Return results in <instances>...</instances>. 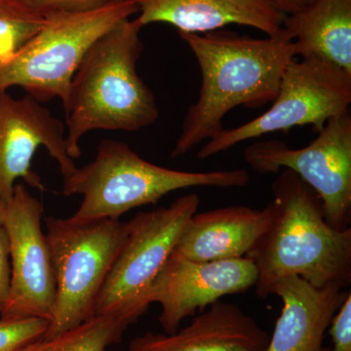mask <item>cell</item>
Returning a JSON list of instances; mask_svg holds the SVG:
<instances>
[{"label": "cell", "instance_id": "1", "mask_svg": "<svg viewBox=\"0 0 351 351\" xmlns=\"http://www.w3.org/2000/svg\"><path fill=\"white\" fill-rule=\"evenodd\" d=\"M179 34L196 58L202 82L182 121L173 158L225 129L223 119L233 108H260L276 100L284 71L298 56L294 41L281 32L267 38L223 29Z\"/></svg>", "mask_w": 351, "mask_h": 351}, {"label": "cell", "instance_id": "2", "mask_svg": "<svg viewBox=\"0 0 351 351\" xmlns=\"http://www.w3.org/2000/svg\"><path fill=\"white\" fill-rule=\"evenodd\" d=\"M271 191L269 228L246 256L257 267L258 297L287 276L317 288L350 287L351 228L330 226L315 191L293 171L281 170Z\"/></svg>", "mask_w": 351, "mask_h": 351}, {"label": "cell", "instance_id": "3", "mask_svg": "<svg viewBox=\"0 0 351 351\" xmlns=\"http://www.w3.org/2000/svg\"><path fill=\"white\" fill-rule=\"evenodd\" d=\"M143 27L138 17L119 23L90 47L76 69L63 106L73 160L82 156L80 142L90 132H135L158 119L154 95L137 71Z\"/></svg>", "mask_w": 351, "mask_h": 351}, {"label": "cell", "instance_id": "4", "mask_svg": "<svg viewBox=\"0 0 351 351\" xmlns=\"http://www.w3.org/2000/svg\"><path fill=\"white\" fill-rule=\"evenodd\" d=\"M250 174L245 169L188 172L161 167L142 158L125 143L104 140L96 156L64 178V196L82 195L69 221L86 223L119 219L134 208L156 204L168 193L195 186L243 188Z\"/></svg>", "mask_w": 351, "mask_h": 351}, {"label": "cell", "instance_id": "5", "mask_svg": "<svg viewBox=\"0 0 351 351\" xmlns=\"http://www.w3.org/2000/svg\"><path fill=\"white\" fill-rule=\"evenodd\" d=\"M134 0H112L84 12L45 14L40 31L0 68V92L21 87L38 101L68 99L76 69L103 34L134 14Z\"/></svg>", "mask_w": 351, "mask_h": 351}, {"label": "cell", "instance_id": "6", "mask_svg": "<svg viewBox=\"0 0 351 351\" xmlns=\"http://www.w3.org/2000/svg\"><path fill=\"white\" fill-rule=\"evenodd\" d=\"M46 237L56 278L52 319L43 338H52L95 315L97 299L128 232L127 223L101 219L73 223L46 218Z\"/></svg>", "mask_w": 351, "mask_h": 351}, {"label": "cell", "instance_id": "7", "mask_svg": "<svg viewBox=\"0 0 351 351\" xmlns=\"http://www.w3.org/2000/svg\"><path fill=\"white\" fill-rule=\"evenodd\" d=\"M199 205V195L189 193L127 223L125 242L101 289L95 315L114 316L130 326L147 313L145 295Z\"/></svg>", "mask_w": 351, "mask_h": 351}, {"label": "cell", "instance_id": "8", "mask_svg": "<svg viewBox=\"0 0 351 351\" xmlns=\"http://www.w3.org/2000/svg\"><path fill=\"white\" fill-rule=\"evenodd\" d=\"M351 73L314 57L292 60L281 78L269 110L233 129H223L207 141L197 157L207 159L235 145L293 127L313 125L318 133L330 119L348 112Z\"/></svg>", "mask_w": 351, "mask_h": 351}, {"label": "cell", "instance_id": "9", "mask_svg": "<svg viewBox=\"0 0 351 351\" xmlns=\"http://www.w3.org/2000/svg\"><path fill=\"white\" fill-rule=\"evenodd\" d=\"M243 154L258 174L293 171L319 197L327 223L339 230L350 228V112L330 119L306 147L292 149L280 141H258L247 147Z\"/></svg>", "mask_w": 351, "mask_h": 351}, {"label": "cell", "instance_id": "10", "mask_svg": "<svg viewBox=\"0 0 351 351\" xmlns=\"http://www.w3.org/2000/svg\"><path fill=\"white\" fill-rule=\"evenodd\" d=\"M43 203L17 184L3 226L10 246L11 293L2 318L52 319L56 278L47 237L41 228Z\"/></svg>", "mask_w": 351, "mask_h": 351}, {"label": "cell", "instance_id": "11", "mask_svg": "<svg viewBox=\"0 0 351 351\" xmlns=\"http://www.w3.org/2000/svg\"><path fill=\"white\" fill-rule=\"evenodd\" d=\"M258 280V270L244 257L193 262L170 257L145 295L147 306L160 304L159 322L167 335L180 330L182 321L195 316L228 295L246 292Z\"/></svg>", "mask_w": 351, "mask_h": 351}, {"label": "cell", "instance_id": "12", "mask_svg": "<svg viewBox=\"0 0 351 351\" xmlns=\"http://www.w3.org/2000/svg\"><path fill=\"white\" fill-rule=\"evenodd\" d=\"M40 147L57 161L64 178L77 169L69 154L63 122L29 95L15 99L0 92V195L7 203L17 180L43 191L40 177L32 169Z\"/></svg>", "mask_w": 351, "mask_h": 351}, {"label": "cell", "instance_id": "13", "mask_svg": "<svg viewBox=\"0 0 351 351\" xmlns=\"http://www.w3.org/2000/svg\"><path fill=\"white\" fill-rule=\"evenodd\" d=\"M350 293L314 287L298 276L277 281L270 295L280 298L282 309L265 351H331L324 346L325 334Z\"/></svg>", "mask_w": 351, "mask_h": 351}, {"label": "cell", "instance_id": "14", "mask_svg": "<svg viewBox=\"0 0 351 351\" xmlns=\"http://www.w3.org/2000/svg\"><path fill=\"white\" fill-rule=\"evenodd\" d=\"M143 25L165 23L179 32L205 34L241 25L276 36L285 15L270 0H134Z\"/></svg>", "mask_w": 351, "mask_h": 351}, {"label": "cell", "instance_id": "15", "mask_svg": "<svg viewBox=\"0 0 351 351\" xmlns=\"http://www.w3.org/2000/svg\"><path fill=\"white\" fill-rule=\"evenodd\" d=\"M269 207L230 206L189 219L171 257L213 262L246 257L269 228Z\"/></svg>", "mask_w": 351, "mask_h": 351}, {"label": "cell", "instance_id": "16", "mask_svg": "<svg viewBox=\"0 0 351 351\" xmlns=\"http://www.w3.org/2000/svg\"><path fill=\"white\" fill-rule=\"evenodd\" d=\"M269 336L232 302L218 301L172 335L147 332L131 341L138 351H265Z\"/></svg>", "mask_w": 351, "mask_h": 351}, {"label": "cell", "instance_id": "17", "mask_svg": "<svg viewBox=\"0 0 351 351\" xmlns=\"http://www.w3.org/2000/svg\"><path fill=\"white\" fill-rule=\"evenodd\" d=\"M281 34L298 56L324 60L351 73V0H313L285 16Z\"/></svg>", "mask_w": 351, "mask_h": 351}, {"label": "cell", "instance_id": "18", "mask_svg": "<svg viewBox=\"0 0 351 351\" xmlns=\"http://www.w3.org/2000/svg\"><path fill=\"white\" fill-rule=\"evenodd\" d=\"M129 325L110 315H96L52 338H41L20 351H106L119 343Z\"/></svg>", "mask_w": 351, "mask_h": 351}, {"label": "cell", "instance_id": "19", "mask_svg": "<svg viewBox=\"0 0 351 351\" xmlns=\"http://www.w3.org/2000/svg\"><path fill=\"white\" fill-rule=\"evenodd\" d=\"M46 18L19 0H0V61H11L40 31Z\"/></svg>", "mask_w": 351, "mask_h": 351}, {"label": "cell", "instance_id": "20", "mask_svg": "<svg viewBox=\"0 0 351 351\" xmlns=\"http://www.w3.org/2000/svg\"><path fill=\"white\" fill-rule=\"evenodd\" d=\"M48 321L43 318L0 317V351H20L43 338Z\"/></svg>", "mask_w": 351, "mask_h": 351}, {"label": "cell", "instance_id": "21", "mask_svg": "<svg viewBox=\"0 0 351 351\" xmlns=\"http://www.w3.org/2000/svg\"><path fill=\"white\" fill-rule=\"evenodd\" d=\"M43 14L84 12L110 3L112 0H19Z\"/></svg>", "mask_w": 351, "mask_h": 351}, {"label": "cell", "instance_id": "22", "mask_svg": "<svg viewBox=\"0 0 351 351\" xmlns=\"http://www.w3.org/2000/svg\"><path fill=\"white\" fill-rule=\"evenodd\" d=\"M329 329L334 345L331 351H351V293L332 318Z\"/></svg>", "mask_w": 351, "mask_h": 351}, {"label": "cell", "instance_id": "23", "mask_svg": "<svg viewBox=\"0 0 351 351\" xmlns=\"http://www.w3.org/2000/svg\"><path fill=\"white\" fill-rule=\"evenodd\" d=\"M10 246L4 226H0V314L8 304L11 293Z\"/></svg>", "mask_w": 351, "mask_h": 351}, {"label": "cell", "instance_id": "24", "mask_svg": "<svg viewBox=\"0 0 351 351\" xmlns=\"http://www.w3.org/2000/svg\"><path fill=\"white\" fill-rule=\"evenodd\" d=\"M274 6L285 16L299 12L313 0H270Z\"/></svg>", "mask_w": 351, "mask_h": 351}, {"label": "cell", "instance_id": "25", "mask_svg": "<svg viewBox=\"0 0 351 351\" xmlns=\"http://www.w3.org/2000/svg\"><path fill=\"white\" fill-rule=\"evenodd\" d=\"M7 206L8 203L3 199L1 195H0V226H3L4 219H5Z\"/></svg>", "mask_w": 351, "mask_h": 351}, {"label": "cell", "instance_id": "26", "mask_svg": "<svg viewBox=\"0 0 351 351\" xmlns=\"http://www.w3.org/2000/svg\"><path fill=\"white\" fill-rule=\"evenodd\" d=\"M106 351H110V350H106ZM126 351H138V350H133V348H128V350H127Z\"/></svg>", "mask_w": 351, "mask_h": 351}, {"label": "cell", "instance_id": "27", "mask_svg": "<svg viewBox=\"0 0 351 351\" xmlns=\"http://www.w3.org/2000/svg\"><path fill=\"white\" fill-rule=\"evenodd\" d=\"M6 63H4V62L0 61V68H1L3 64H5Z\"/></svg>", "mask_w": 351, "mask_h": 351}]
</instances>
